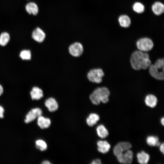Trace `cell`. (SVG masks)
I'll return each instance as SVG.
<instances>
[{"mask_svg":"<svg viewBox=\"0 0 164 164\" xmlns=\"http://www.w3.org/2000/svg\"><path fill=\"white\" fill-rule=\"evenodd\" d=\"M130 63L132 68L136 70L147 69L152 64L149 54L138 50L131 55Z\"/></svg>","mask_w":164,"mask_h":164,"instance_id":"6da1fadb","label":"cell"},{"mask_svg":"<svg viewBox=\"0 0 164 164\" xmlns=\"http://www.w3.org/2000/svg\"><path fill=\"white\" fill-rule=\"evenodd\" d=\"M110 91L108 88L104 86L97 87L89 95L91 102L95 105L99 104L101 102L105 104L108 102Z\"/></svg>","mask_w":164,"mask_h":164,"instance_id":"7a4b0ae2","label":"cell"},{"mask_svg":"<svg viewBox=\"0 0 164 164\" xmlns=\"http://www.w3.org/2000/svg\"><path fill=\"white\" fill-rule=\"evenodd\" d=\"M104 75L103 69L98 67L92 68L89 70L87 73V77L90 82L99 84L102 83Z\"/></svg>","mask_w":164,"mask_h":164,"instance_id":"3957f363","label":"cell"},{"mask_svg":"<svg viewBox=\"0 0 164 164\" xmlns=\"http://www.w3.org/2000/svg\"><path fill=\"white\" fill-rule=\"evenodd\" d=\"M136 46L138 50L147 52L152 49L154 43L150 39L144 37L140 38L137 41Z\"/></svg>","mask_w":164,"mask_h":164,"instance_id":"277c9868","label":"cell"},{"mask_svg":"<svg viewBox=\"0 0 164 164\" xmlns=\"http://www.w3.org/2000/svg\"><path fill=\"white\" fill-rule=\"evenodd\" d=\"M68 51L72 56L74 57H78L83 53L84 51V46L80 42L75 41L69 45Z\"/></svg>","mask_w":164,"mask_h":164,"instance_id":"5b68a950","label":"cell"},{"mask_svg":"<svg viewBox=\"0 0 164 164\" xmlns=\"http://www.w3.org/2000/svg\"><path fill=\"white\" fill-rule=\"evenodd\" d=\"M132 147V145L129 142H119L114 147V154L117 157L123 152L130 149Z\"/></svg>","mask_w":164,"mask_h":164,"instance_id":"8992f818","label":"cell"},{"mask_svg":"<svg viewBox=\"0 0 164 164\" xmlns=\"http://www.w3.org/2000/svg\"><path fill=\"white\" fill-rule=\"evenodd\" d=\"M148 68L149 74L153 78L158 80H163L164 70L160 69L154 64H152Z\"/></svg>","mask_w":164,"mask_h":164,"instance_id":"52a82bcc","label":"cell"},{"mask_svg":"<svg viewBox=\"0 0 164 164\" xmlns=\"http://www.w3.org/2000/svg\"><path fill=\"white\" fill-rule=\"evenodd\" d=\"M133 152L129 149L118 156L117 158L118 161L120 163L131 164L133 161Z\"/></svg>","mask_w":164,"mask_h":164,"instance_id":"ba28073f","label":"cell"},{"mask_svg":"<svg viewBox=\"0 0 164 164\" xmlns=\"http://www.w3.org/2000/svg\"><path fill=\"white\" fill-rule=\"evenodd\" d=\"M32 36L35 41L39 43H42L45 40L46 35L42 29L37 27L33 30Z\"/></svg>","mask_w":164,"mask_h":164,"instance_id":"9c48e42d","label":"cell"},{"mask_svg":"<svg viewBox=\"0 0 164 164\" xmlns=\"http://www.w3.org/2000/svg\"><path fill=\"white\" fill-rule=\"evenodd\" d=\"M42 114V111L40 108H32L26 115L24 121L26 123L31 122Z\"/></svg>","mask_w":164,"mask_h":164,"instance_id":"30bf717a","label":"cell"},{"mask_svg":"<svg viewBox=\"0 0 164 164\" xmlns=\"http://www.w3.org/2000/svg\"><path fill=\"white\" fill-rule=\"evenodd\" d=\"M44 104L48 110L51 112L56 111L59 107L57 100L53 97H50L47 98L45 101Z\"/></svg>","mask_w":164,"mask_h":164,"instance_id":"8fae6325","label":"cell"},{"mask_svg":"<svg viewBox=\"0 0 164 164\" xmlns=\"http://www.w3.org/2000/svg\"><path fill=\"white\" fill-rule=\"evenodd\" d=\"M30 95L33 100H38L44 96V92L43 89L37 86L34 87L31 91Z\"/></svg>","mask_w":164,"mask_h":164,"instance_id":"7c38bea8","label":"cell"},{"mask_svg":"<svg viewBox=\"0 0 164 164\" xmlns=\"http://www.w3.org/2000/svg\"><path fill=\"white\" fill-rule=\"evenodd\" d=\"M97 144L98 151L103 154L108 152L111 148L110 145L105 140H99L97 142Z\"/></svg>","mask_w":164,"mask_h":164,"instance_id":"4fadbf2b","label":"cell"},{"mask_svg":"<svg viewBox=\"0 0 164 164\" xmlns=\"http://www.w3.org/2000/svg\"><path fill=\"white\" fill-rule=\"evenodd\" d=\"M37 118V124L42 129L46 128L50 125L51 121L49 118L45 117L42 115Z\"/></svg>","mask_w":164,"mask_h":164,"instance_id":"5bb4252c","label":"cell"},{"mask_svg":"<svg viewBox=\"0 0 164 164\" xmlns=\"http://www.w3.org/2000/svg\"><path fill=\"white\" fill-rule=\"evenodd\" d=\"M26 9L29 14H32L34 15H36L39 11L37 5L33 2H30L28 3L26 6Z\"/></svg>","mask_w":164,"mask_h":164,"instance_id":"9a60e30c","label":"cell"},{"mask_svg":"<svg viewBox=\"0 0 164 164\" xmlns=\"http://www.w3.org/2000/svg\"><path fill=\"white\" fill-rule=\"evenodd\" d=\"M157 102L156 97L152 94H148L145 99V102L146 105L151 108H154L156 105Z\"/></svg>","mask_w":164,"mask_h":164,"instance_id":"2e32d148","label":"cell"},{"mask_svg":"<svg viewBox=\"0 0 164 164\" xmlns=\"http://www.w3.org/2000/svg\"><path fill=\"white\" fill-rule=\"evenodd\" d=\"M100 119L99 115L95 113L90 114L86 119L87 125L90 127H92L96 124Z\"/></svg>","mask_w":164,"mask_h":164,"instance_id":"e0dca14e","label":"cell"},{"mask_svg":"<svg viewBox=\"0 0 164 164\" xmlns=\"http://www.w3.org/2000/svg\"><path fill=\"white\" fill-rule=\"evenodd\" d=\"M137 157L138 162L141 164H147L150 159L149 154L143 151L137 154Z\"/></svg>","mask_w":164,"mask_h":164,"instance_id":"ac0fdd59","label":"cell"},{"mask_svg":"<svg viewBox=\"0 0 164 164\" xmlns=\"http://www.w3.org/2000/svg\"><path fill=\"white\" fill-rule=\"evenodd\" d=\"M152 10L153 13L156 15H160L162 14L164 11V5L161 2H155L152 6Z\"/></svg>","mask_w":164,"mask_h":164,"instance_id":"d6986e66","label":"cell"},{"mask_svg":"<svg viewBox=\"0 0 164 164\" xmlns=\"http://www.w3.org/2000/svg\"><path fill=\"white\" fill-rule=\"evenodd\" d=\"M96 132L98 136L102 138H106L109 134L108 130L102 124L100 125L97 127Z\"/></svg>","mask_w":164,"mask_h":164,"instance_id":"ffe728a7","label":"cell"},{"mask_svg":"<svg viewBox=\"0 0 164 164\" xmlns=\"http://www.w3.org/2000/svg\"><path fill=\"white\" fill-rule=\"evenodd\" d=\"M118 20L120 25L122 27L127 28L130 25V19L128 16L126 15H120Z\"/></svg>","mask_w":164,"mask_h":164,"instance_id":"44dd1931","label":"cell"},{"mask_svg":"<svg viewBox=\"0 0 164 164\" xmlns=\"http://www.w3.org/2000/svg\"><path fill=\"white\" fill-rule=\"evenodd\" d=\"M146 141L148 145L151 146H159L161 142L159 141L158 137L155 136H149L146 138Z\"/></svg>","mask_w":164,"mask_h":164,"instance_id":"7402d4cb","label":"cell"},{"mask_svg":"<svg viewBox=\"0 0 164 164\" xmlns=\"http://www.w3.org/2000/svg\"><path fill=\"white\" fill-rule=\"evenodd\" d=\"M10 39L9 33L6 32H2L0 35V45L2 46L6 45Z\"/></svg>","mask_w":164,"mask_h":164,"instance_id":"603a6c76","label":"cell"},{"mask_svg":"<svg viewBox=\"0 0 164 164\" xmlns=\"http://www.w3.org/2000/svg\"><path fill=\"white\" fill-rule=\"evenodd\" d=\"M35 144L36 147L41 151H44L47 149V145L46 143L42 139L37 140L36 141Z\"/></svg>","mask_w":164,"mask_h":164,"instance_id":"cb8c5ba5","label":"cell"},{"mask_svg":"<svg viewBox=\"0 0 164 164\" xmlns=\"http://www.w3.org/2000/svg\"><path fill=\"white\" fill-rule=\"evenodd\" d=\"M133 10L138 13H141L143 12L145 10L144 5L139 2L135 3L133 6Z\"/></svg>","mask_w":164,"mask_h":164,"instance_id":"d4e9b609","label":"cell"},{"mask_svg":"<svg viewBox=\"0 0 164 164\" xmlns=\"http://www.w3.org/2000/svg\"><path fill=\"white\" fill-rule=\"evenodd\" d=\"M19 56L23 60H30L31 57V51L29 50H23L20 53Z\"/></svg>","mask_w":164,"mask_h":164,"instance_id":"484cf974","label":"cell"},{"mask_svg":"<svg viewBox=\"0 0 164 164\" xmlns=\"http://www.w3.org/2000/svg\"><path fill=\"white\" fill-rule=\"evenodd\" d=\"M156 67L160 69L164 70V58H159L157 59L154 64Z\"/></svg>","mask_w":164,"mask_h":164,"instance_id":"4316f807","label":"cell"},{"mask_svg":"<svg viewBox=\"0 0 164 164\" xmlns=\"http://www.w3.org/2000/svg\"><path fill=\"white\" fill-rule=\"evenodd\" d=\"M4 109L0 105V118H3L4 117Z\"/></svg>","mask_w":164,"mask_h":164,"instance_id":"83f0119b","label":"cell"},{"mask_svg":"<svg viewBox=\"0 0 164 164\" xmlns=\"http://www.w3.org/2000/svg\"><path fill=\"white\" fill-rule=\"evenodd\" d=\"M91 164H101V161L100 159H96L93 160L91 163Z\"/></svg>","mask_w":164,"mask_h":164,"instance_id":"f1b7e54d","label":"cell"},{"mask_svg":"<svg viewBox=\"0 0 164 164\" xmlns=\"http://www.w3.org/2000/svg\"><path fill=\"white\" fill-rule=\"evenodd\" d=\"M159 149L160 150L163 154L164 153V144L163 142L159 145Z\"/></svg>","mask_w":164,"mask_h":164,"instance_id":"f546056e","label":"cell"},{"mask_svg":"<svg viewBox=\"0 0 164 164\" xmlns=\"http://www.w3.org/2000/svg\"><path fill=\"white\" fill-rule=\"evenodd\" d=\"M42 164H51V163L48 160H45L43 161Z\"/></svg>","mask_w":164,"mask_h":164,"instance_id":"4dcf8cb0","label":"cell"},{"mask_svg":"<svg viewBox=\"0 0 164 164\" xmlns=\"http://www.w3.org/2000/svg\"><path fill=\"white\" fill-rule=\"evenodd\" d=\"M3 91V88L2 86L0 84V96L2 94Z\"/></svg>","mask_w":164,"mask_h":164,"instance_id":"1f68e13d","label":"cell"},{"mask_svg":"<svg viewBox=\"0 0 164 164\" xmlns=\"http://www.w3.org/2000/svg\"><path fill=\"white\" fill-rule=\"evenodd\" d=\"M161 122L163 126L164 125V118L162 117L161 119Z\"/></svg>","mask_w":164,"mask_h":164,"instance_id":"d6a6232c","label":"cell"}]
</instances>
